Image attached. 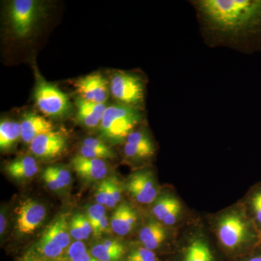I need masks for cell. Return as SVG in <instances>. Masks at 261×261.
<instances>
[{
    "label": "cell",
    "instance_id": "obj_38",
    "mask_svg": "<svg viewBox=\"0 0 261 261\" xmlns=\"http://www.w3.org/2000/svg\"><path fill=\"white\" fill-rule=\"evenodd\" d=\"M25 261H42L41 260H39L37 258H34V257H31V258L27 259Z\"/></svg>",
    "mask_w": 261,
    "mask_h": 261
},
{
    "label": "cell",
    "instance_id": "obj_21",
    "mask_svg": "<svg viewBox=\"0 0 261 261\" xmlns=\"http://www.w3.org/2000/svg\"><path fill=\"white\" fill-rule=\"evenodd\" d=\"M181 204L177 199L172 196H165L154 203L152 213L156 219L164 223L174 212L181 210Z\"/></svg>",
    "mask_w": 261,
    "mask_h": 261
},
{
    "label": "cell",
    "instance_id": "obj_31",
    "mask_svg": "<svg viewBox=\"0 0 261 261\" xmlns=\"http://www.w3.org/2000/svg\"><path fill=\"white\" fill-rule=\"evenodd\" d=\"M108 196V179L102 180L98 185L95 192V200L98 204L106 205Z\"/></svg>",
    "mask_w": 261,
    "mask_h": 261
},
{
    "label": "cell",
    "instance_id": "obj_18",
    "mask_svg": "<svg viewBox=\"0 0 261 261\" xmlns=\"http://www.w3.org/2000/svg\"><path fill=\"white\" fill-rule=\"evenodd\" d=\"M80 154L93 159H111L115 157L114 152L102 141L91 137L84 140Z\"/></svg>",
    "mask_w": 261,
    "mask_h": 261
},
{
    "label": "cell",
    "instance_id": "obj_4",
    "mask_svg": "<svg viewBox=\"0 0 261 261\" xmlns=\"http://www.w3.org/2000/svg\"><path fill=\"white\" fill-rule=\"evenodd\" d=\"M111 92L120 104L140 107L145 100V85L143 79L129 72L118 71L111 80Z\"/></svg>",
    "mask_w": 261,
    "mask_h": 261
},
{
    "label": "cell",
    "instance_id": "obj_34",
    "mask_svg": "<svg viewBox=\"0 0 261 261\" xmlns=\"http://www.w3.org/2000/svg\"><path fill=\"white\" fill-rule=\"evenodd\" d=\"M108 219L107 216H103L102 219L99 221L97 227L94 230L93 234L95 237H99L107 231L108 226Z\"/></svg>",
    "mask_w": 261,
    "mask_h": 261
},
{
    "label": "cell",
    "instance_id": "obj_32",
    "mask_svg": "<svg viewBox=\"0 0 261 261\" xmlns=\"http://www.w3.org/2000/svg\"><path fill=\"white\" fill-rule=\"evenodd\" d=\"M42 178L44 182H45L46 185H47L48 188L51 190V191L57 192L61 190L59 184H58L56 177H55L53 173L51 172L49 168L47 167L44 170V173H43Z\"/></svg>",
    "mask_w": 261,
    "mask_h": 261
},
{
    "label": "cell",
    "instance_id": "obj_27",
    "mask_svg": "<svg viewBox=\"0 0 261 261\" xmlns=\"http://www.w3.org/2000/svg\"><path fill=\"white\" fill-rule=\"evenodd\" d=\"M126 261H158V258L154 251L143 247L132 250Z\"/></svg>",
    "mask_w": 261,
    "mask_h": 261
},
{
    "label": "cell",
    "instance_id": "obj_2",
    "mask_svg": "<svg viewBox=\"0 0 261 261\" xmlns=\"http://www.w3.org/2000/svg\"><path fill=\"white\" fill-rule=\"evenodd\" d=\"M217 232L220 243L229 250L255 247L261 243L260 231L251 219L241 214L224 216L220 220Z\"/></svg>",
    "mask_w": 261,
    "mask_h": 261
},
{
    "label": "cell",
    "instance_id": "obj_20",
    "mask_svg": "<svg viewBox=\"0 0 261 261\" xmlns=\"http://www.w3.org/2000/svg\"><path fill=\"white\" fill-rule=\"evenodd\" d=\"M21 138L20 123L12 121H3L0 123V148L10 149Z\"/></svg>",
    "mask_w": 261,
    "mask_h": 261
},
{
    "label": "cell",
    "instance_id": "obj_13",
    "mask_svg": "<svg viewBox=\"0 0 261 261\" xmlns=\"http://www.w3.org/2000/svg\"><path fill=\"white\" fill-rule=\"evenodd\" d=\"M20 128L22 140L27 144H30L39 135L54 130V126L50 121L33 113L24 116Z\"/></svg>",
    "mask_w": 261,
    "mask_h": 261
},
{
    "label": "cell",
    "instance_id": "obj_11",
    "mask_svg": "<svg viewBox=\"0 0 261 261\" xmlns=\"http://www.w3.org/2000/svg\"><path fill=\"white\" fill-rule=\"evenodd\" d=\"M72 166L76 174L88 181H102L108 173L104 160L88 159L79 154L72 159Z\"/></svg>",
    "mask_w": 261,
    "mask_h": 261
},
{
    "label": "cell",
    "instance_id": "obj_30",
    "mask_svg": "<svg viewBox=\"0 0 261 261\" xmlns=\"http://www.w3.org/2000/svg\"><path fill=\"white\" fill-rule=\"evenodd\" d=\"M48 168L54 175L61 190L65 187L69 186L70 181H71V176H70L69 171L61 167V166H49Z\"/></svg>",
    "mask_w": 261,
    "mask_h": 261
},
{
    "label": "cell",
    "instance_id": "obj_25",
    "mask_svg": "<svg viewBox=\"0 0 261 261\" xmlns=\"http://www.w3.org/2000/svg\"><path fill=\"white\" fill-rule=\"evenodd\" d=\"M125 155L130 159L145 160L150 159L154 154V149L147 148L142 146L126 142L123 147Z\"/></svg>",
    "mask_w": 261,
    "mask_h": 261
},
{
    "label": "cell",
    "instance_id": "obj_22",
    "mask_svg": "<svg viewBox=\"0 0 261 261\" xmlns=\"http://www.w3.org/2000/svg\"><path fill=\"white\" fill-rule=\"evenodd\" d=\"M91 254L99 261H120L125 255V247L111 248L99 243L91 249Z\"/></svg>",
    "mask_w": 261,
    "mask_h": 261
},
{
    "label": "cell",
    "instance_id": "obj_33",
    "mask_svg": "<svg viewBox=\"0 0 261 261\" xmlns=\"http://www.w3.org/2000/svg\"><path fill=\"white\" fill-rule=\"evenodd\" d=\"M86 251H87V249L85 244L82 241H75V243L70 244V246L68 247V251H67L68 260L78 256Z\"/></svg>",
    "mask_w": 261,
    "mask_h": 261
},
{
    "label": "cell",
    "instance_id": "obj_37",
    "mask_svg": "<svg viewBox=\"0 0 261 261\" xmlns=\"http://www.w3.org/2000/svg\"><path fill=\"white\" fill-rule=\"evenodd\" d=\"M0 221H1V222H0V233L3 235L5 230V226H6V220H5L4 214H1Z\"/></svg>",
    "mask_w": 261,
    "mask_h": 261
},
{
    "label": "cell",
    "instance_id": "obj_23",
    "mask_svg": "<svg viewBox=\"0 0 261 261\" xmlns=\"http://www.w3.org/2000/svg\"><path fill=\"white\" fill-rule=\"evenodd\" d=\"M37 250L43 256L50 259H56L61 257L64 251L59 245L43 235L38 243Z\"/></svg>",
    "mask_w": 261,
    "mask_h": 261
},
{
    "label": "cell",
    "instance_id": "obj_15",
    "mask_svg": "<svg viewBox=\"0 0 261 261\" xmlns=\"http://www.w3.org/2000/svg\"><path fill=\"white\" fill-rule=\"evenodd\" d=\"M68 215L62 214L57 218L46 229L43 236L45 237L61 248L65 250L70 245V234L69 231V223L68 222Z\"/></svg>",
    "mask_w": 261,
    "mask_h": 261
},
{
    "label": "cell",
    "instance_id": "obj_39",
    "mask_svg": "<svg viewBox=\"0 0 261 261\" xmlns=\"http://www.w3.org/2000/svg\"><path fill=\"white\" fill-rule=\"evenodd\" d=\"M260 240H261V233H260Z\"/></svg>",
    "mask_w": 261,
    "mask_h": 261
},
{
    "label": "cell",
    "instance_id": "obj_17",
    "mask_svg": "<svg viewBox=\"0 0 261 261\" xmlns=\"http://www.w3.org/2000/svg\"><path fill=\"white\" fill-rule=\"evenodd\" d=\"M5 170L12 178L25 180L35 176L39 171V166L34 158L25 156L8 163Z\"/></svg>",
    "mask_w": 261,
    "mask_h": 261
},
{
    "label": "cell",
    "instance_id": "obj_19",
    "mask_svg": "<svg viewBox=\"0 0 261 261\" xmlns=\"http://www.w3.org/2000/svg\"><path fill=\"white\" fill-rule=\"evenodd\" d=\"M183 261H214V255L205 240L196 238L187 247Z\"/></svg>",
    "mask_w": 261,
    "mask_h": 261
},
{
    "label": "cell",
    "instance_id": "obj_6",
    "mask_svg": "<svg viewBox=\"0 0 261 261\" xmlns=\"http://www.w3.org/2000/svg\"><path fill=\"white\" fill-rule=\"evenodd\" d=\"M39 3L34 0H14L9 8L10 23L17 37H27L39 14Z\"/></svg>",
    "mask_w": 261,
    "mask_h": 261
},
{
    "label": "cell",
    "instance_id": "obj_26",
    "mask_svg": "<svg viewBox=\"0 0 261 261\" xmlns=\"http://www.w3.org/2000/svg\"><path fill=\"white\" fill-rule=\"evenodd\" d=\"M108 196L106 207L113 208L120 202L121 199L122 189L121 184L116 177L108 178Z\"/></svg>",
    "mask_w": 261,
    "mask_h": 261
},
{
    "label": "cell",
    "instance_id": "obj_5",
    "mask_svg": "<svg viewBox=\"0 0 261 261\" xmlns=\"http://www.w3.org/2000/svg\"><path fill=\"white\" fill-rule=\"evenodd\" d=\"M34 99L39 110L48 116H63L70 110V101L67 94L56 86L43 80L37 82Z\"/></svg>",
    "mask_w": 261,
    "mask_h": 261
},
{
    "label": "cell",
    "instance_id": "obj_35",
    "mask_svg": "<svg viewBox=\"0 0 261 261\" xmlns=\"http://www.w3.org/2000/svg\"><path fill=\"white\" fill-rule=\"evenodd\" d=\"M243 261H261V243L255 247Z\"/></svg>",
    "mask_w": 261,
    "mask_h": 261
},
{
    "label": "cell",
    "instance_id": "obj_8",
    "mask_svg": "<svg viewBox=\"0 0 261 261\" xmlns=\"http://www.w3.org/2000/svg\"><path fill=\"white\" fill-rule=\"evenodd\" d=\"M108 84L107 80L100 73L86 75L73 82L80 97L99 104H106L108 99Z\"/></svg>",
    "mask_w": 261,
    "mask_h": 261
},
{
    "label": "cell",
    "instance_id": "obj_1",
    "mask_svg": "<svg viewBox=\"0 0 261 261\" xmlns=\"http://www.w3.org/2000/svg\"><path fill=\"white\" fill-rule=\"evenodd\" d=\"M202 36L211 47L241 51L261 38V0H196L191 2Z\"/></svg>",
    "mask_w": 261,
    "mask_h": 261
},
{
    "label": "cell",
    "instance_id": "obj_29",
    "mask_svg": "<svg viewBox=\"0 0 261 261\" xmlns=\"http://www.w3.org/2000/svg\"><path fill=\"white\" fill-rule=\"evenodd\" d=\"M106 215V208H105L104 205H101V204L96 203L89 207L87 216L88 218L89 222L92 225L93 231L96 227H97L99 221Z\"/></svg>",
    "mask_w": 261,
    "mask_h": 261
},
{
    "label": "cell",
    "instance_id": "obj_28",
    "mask_svg": "<svg viewBox=\"0 0 261 261\" xmlns=\"http://www.w3.org/2000/svg\"><path fill=\"white\" fill-rule=\"evenodd\" d=\"M69 231L70 237L75 239L76 241H82L89 238V235L84 231L81 224L79 214L74 215L69 222Z\"/></svg>",
    "mask_w": 261,
    "mask_h": 261
},
{
    "label": "cell",
    "instance_id": "obj_9",
    "mask_svg": "<svg viewBox=\"0 0 261 261\" xmlns=\"http://www.w3.org/2000/svg\"><path fill=\"white\" fill-rule=\"evenodd\" d=\"M66 138L58 132L42 134L29 144V148L34 155L40 159H55L61 155L66 148Z\"/></svg>",
    "mask_w": 261,
    "mask_h": 261
},
{
    "label": "cell",
    "instance_id": "obj_12",
    "mask_svg": "<svg viewBox=\"0 0 261 261\" xmlns=\"http://www.w3.org/2000/svg\"><path fill=\"white\" fill-rule=\"evenodd\" d=\"M77 108V120L89 128H94L100 125L107 109L106 104L89 102L82 98L75 99Z\"/></svg>",
    "mask_w": 261,
    "mask_h": 261
},
{
    "label": "cell",
    "instance_id": "obj_36",
    "mask_svg": "<svg viewBox=\"0 0 261 261\" xmlns=\"http://www.w3.org/2000/svg\"><path fill=\"white\" fill-rule=\"evenodd\" d=\"M69 261H99L96 257L91 254L90 252L87 251L83 252L78 256L69 259Z\"/></svg>",
    "mask_w": 261,
    "mask_h": 261
},
{
    "label": "cell",
    "instance_id": "obj_14",
    "mask_svg": "<svg viewBox=\"0 0 261 261\" xmlns=\"http://www.w3.org/2000/svg\"><path fill=\"white\" fill-rule=\"evenodd\" d=\"M137 221L135 209L127 203H122L113 213L111 227L116 234L125 236L133 230Z\"/></svg>",
    "mask_w": 261,
    "mask_h": 261
},
{
    "label": "cell",
    "instance_id": "obj_3",
    "mask_svg": "<svg viewBox=\"0 0 261 261\" xmlns=\"http://www.w3.org/2000/svg\"><path fill=\"white\" fill-rule=\"evenodd\" d=\"M142 119L140 109L126 105L108 106L99 125L100 135L106 140L119 143L126 140Z\"/></svg>",
    "mask_w": 261,
    "mask_h": 261
},
{
    "label": "cell",
    "instance_id": "obj_16",
    "mask_svg": "<svg viewBox=\"0 0 261 261\" xmlns=\"http://www.w3.org/2000/svg\"><path fill=\"white\" fill-rule=\"evenodd\" d=\"M166 236L164 226L159 222L152 221L140 230V240L144 247L154 251L164 243Z\"/></svg>",
    "mask_w": 261,
    "mask_h": 261
},
{
    "label": "cell",
    "instance_id": "obj_7",
    "mask_svg": "<svg viewBox=\"0 0 261 261\" xmlns=\"http://www.w3.org/2000/svg\"><path fill=\"white\" fill-rule=\"evenodd\" d=\"M17 229L21 234H32L45 219V207L36 201L27 199L17 208Z\"/></svg>",
    "mask_w": 261,
    "mask_h": 261
},
{
    "label": "cell",
    "instance_id": "obj_10",
    "mask_svg": "<svg viewBox=\"0 0 261 261\" xmlns=\"http://www.w3.org/2000/svg\"><path fill=\"white\" fill-rule=\"evenodd\" d=\"M127 191L139 203H152L158 196V189L154 185L152 173L141 171L132 175L126 184Z\"/></svg>",
    "mask_w": 261,
    "mask_h": 261
},
{
    "label": "cell",
    "instance_id": "obj_24",
    "mask_svg": "<svg viewBox=\"0 0 261 261\" xmlns=\"http://www.w3.org/2000/svg\"><path fill=\"white\" fill-rule=\"evenodd\" d=\"M251 220L261 233V186L257 187L249 198Z\"/></svg>",
    "mask_w": 261,
    "mask_h": 261
}]
</instances>
